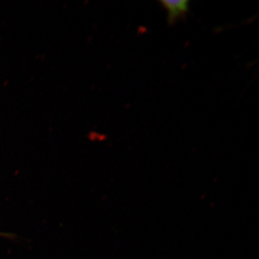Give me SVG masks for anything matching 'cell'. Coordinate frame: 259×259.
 <instances>
[{"label": "cell", "mask_w": 259, "mask_h": 259, "mask_svg": "<svg viewBox=\"0 0 259 259\" xmlns=\"http://www.w3.org/2000/svg\"><path fill=\"white\" fill-rule=\"evenodd\" d=\"M160 3L168 13V23L173 25L181 18H183L189 11L190 2L187 0H177L169 1L163 0Z\"/></svg>", "instance_id": "6da1fadb"}]
</instances>
